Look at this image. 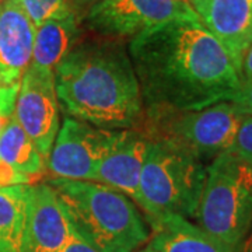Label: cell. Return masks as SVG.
Masks as SVG:
<instances>
[{"label":"cell","instance_id":"6da1fadb","mask_svg":"<svg viewBox=\"0 0 252 252\" xmlns=\"http://www.w3.org/2000/svg\"><path fill=\"white\" fill-rule=\"evenodd\" d=\"M127 52L146 114L198 111L241 86L228 52L196 20H175L132 38Z\"/></svg>","mask_w":252,"mask_h":252},{"label":"cell","instance_id":"7a4b0ae2","mask_svg":"<svg viewBox=\"0 0 252 252\" xmlns=\"http://www.w3.org/2000/svg\"><path fill=\"white\" fill-rule=\"evenodd\" d=\"M54 72L67 117L107 130L143 127L146 109L135 67L117 39L79 42Z\"/></svg>","mask_w":252,"mask_h":252},{"label":"cell","instance_id":"3957f363","mask_svg":"<svg viewBox=\"0 0 252 252\" xmlns=\"http://www.w3.org/2000/svg\"><path fill=\"white\" fill-rule=\"evenodd\" d=\"M76 233L98 252H135L150 240L136 203L95 181L49 178Z\"/></svg>","mask_w":252,"mask_h":252},{"label":"cell","instance_id":"277c9868","mask_svg":"<svg viewBox=\"0 0 252 252\" xmlns=\"http://www.w3.org/2000/svg\"><path fill=\"white\" fill-rule=\"evenodd\" d=\"M140 175V202L149 223L165 216H196L206 167L195 154L168 139L150 136Z\"/></svg>","mask_w":252,"mask_h":252},{"label":"cell","instance_id":"5b68a950","mask_svg":"<svg viewBox=\"0 0 252 252\" xmlns=\"http://www.w3.org/2000/svg\"><path fill=\"white\" fill-rule=\"evenodd\" d=\"M199 227L237 252L252 227V165L227 150L206 168L196 216Z\"/></svg>","mask_w":252,"mask_h":252},{"label":"cell","instance_id":"8992f818","mask_svg":"<svg viewBox=\"0 0 252 252\" xmlns=\"http://www.w3.org/2000/svg\"><path fill=\"white\" fill-rule=\"evenodd\" d=\"M244 117L233 102L223 101L198 111L146 114L142 129L180 144L203 160L230 150Z\"/></svg>","mask_w":252,"mask_h":252},{"label":"cell","instance_id":"52a82bcc","mask_svg":"<svg viewBox=\"0 0 252 252\" xmlns=\"http://www.w3.org/2000/svg\"><path fill=\"white\" fill-rule=\"evenodd\" d=\"M175 20H199L187 0H99L81 23L101 38H133Z\"/></svg>","mask_w":252,"mask_h":252},{"label":"cell","instance_id":"ba28073f","mask_svg":"<svg viewBox=\"0 0 252 252\" xmlns=\"http://www.w3.org/2000/svg\"><path fill=\"white\" fill-rule=\"evenodd\" d=\"M121 130H107L64 117L46 157V171L58 180L94 181L99 162L117 143Z\"/></svg>","mask_w":252,"mask_h":252},{"label":"cell","instance_id":"9c48e42d","mask_svg":"<svg viewBox=\"0 0 252 252\" xmlns=\"http://www.w3.org/2000/svg\"><path fill=\"white\" fill-rule=\"evenodd\" d=\"M13 117L46 158L61 127L54 70L28 66L20 80Z\"/></svg>","mask_w":252,"mask_h":252},{"label":"cell","instance_id":"30bf717a","mask_svg":"<svg viewBox=\"0 0 252 252\" xmlns=\"http://www.w3.org/2000/svg\"><path fill=\"white\" fill-rule=\"evenodd\" d=\"M199 21L224 46L240 73L252 42V0H190Z\"/></svg>","mask_w":252,"mask_h":252},{"label":"cell","instance_id":"8fae6325","mask_svg":"<svg viewBox=\"0 0 252 252\" xmlns=\"http://www.w3.org/2000/svg\"><path fill=\"white\" fill-rule=\"evenodd\" d=\"M152 137L144 129L121 130L117 143L99 162L95 182L122 192L140 202V175Z\"/></svg>","mask_w":252,"mask_h":252},{"label":"cell","instance_id":"7c38bea8","mask_svg":"<svg viewBox=\"0 0 252 252\" xmlns=\"http://www.w3.org/2000/svg\"><path fill=\"white\" fill-rule=\"evenodd\" d=\"M76 234L55 189L48 182L30 185L28 252H61Z\"/></svg>","mask_w":252,"mask_h":252},{"label":"cell","instance_id":"4fadbf2b","mask_svg":"<svg viewBox=\"0 0 252 252\" xmlns=\"http://www.w3.org/2000/svg\"><path fill=\"white\" fill-rule=\"evenodd\" d=\"M35 27L11 0L0 7V86L17 84L32 61Z\"/></svg>","mask_w":252,"mask_h":252},{"label":"cell","instance_id":"5bb4252c","mask_svg":"<svg viewBox=\"0 0 252 252\" xmlns=\"http://www.w3.org/2000/svg\"><path fill=\"white\" fill-rule=\"evenodd\" d=\"M149 245L157 252H230L224 245L181 216H165L149 223Z\"/></svg>","mask_w":252,"mask_h":252},{"label":"cell","instance_id":"9a60e30c","mask_svg":"<svg viewBox=\"0 0 252 252\" xmlns=\"http://www.w3.org/2000/svg\"><path fill=\"white\" fill-rule=\"evenodd\" d=\"M80 26L81 18L76 13H70L48 20L36 27L32 61L30 64L55 70L63 58L79 44Z\"/></svg>","mask_w":252,"mask_h":252},{"label":"cell","instance_id":"2e32d148","mask_svg":"<svg viewBox=\"0 0 252 252\" xmlns=\"http://www.w3.org/2000/svg\"><path fill=\"white\" fill-rule=\"evenodd\" d=\"M30 185L0 188V252H28Z\"/></svg>","mask_w":252,"mask_h":252},{"label":"cell","instance_id":"e0dca14e","mask_svg":"<svg viewBox=\"0 0 252 252\" xmlns=\"http://www.w3.org/2000/svg\"><path fill=\"white\" fill-rule=\"evenodd\" d=\"M0 161L34 180L46 171V158L14 117L0 133Z\"/></svg>","mask_w":252,"mask_h":252},{"label":"cell","instance_id":"ac0fdd59","mask_svg":"<svg viewBox=\"0 0 252 252\" xmlns=\"http://www.w3.org/2000/svg\"><path fill=\"white\" fill-rule=\"evenodd\" d=\"M11 1L27 16L35 28L44 24L48 20L76 13L73 7V0H11Z\"/></svg>","mask_w":252,"mask_h":252},{"label":"cell","instance_id":"d6986e66","mask_svg":"<svg viewBox=\"0 0 252 252\" xmlns=\"http://www.w3.org/2000/svg\"><path fill=\"white\" fill-rule=\"evenodd\" d=\"M230 152L252 165V115H245L243 118Z\"/></svg>","mask_w":252,"mask_h":252},{"label":"cell","instance_id":"ffe728a7","mask_svg":"<svg viewBox=\"0 0 252 252\" xmlns=\"http://www.w3.org/2000/svg\"><path fill=\"white\" fill-rule=\"evenodd\" d=\"M18 87L20 83L11 86H0V133L14 115Z\"/></svg>","mask_w":252,"mask_h":252},{"label":"cell","instance_id":"44dd1931","mask_svg":"<svg viewBox=\"0 0 252 252\" xmlns=\"http://www.w3.org/2000/svg\"><path fill=\"white\" fill-rule=\"evenodd\" d=\"M32 181L34 178L16 171L10 165L0 161V188L11 187V185H31Z\"/></svg>","mask_w":252,"mask_h":252},{"label":"cell","instance_id":"7402d4cb","mask_svg":"<svg viewBox=\"0 0 252 252\" xmlns=\"http://www.w3.org/2000/svg\"><path fill=\"white\" fill-rule=\"evenodd\" d=\"M228 102H233L245 115H252V81H241L240 89Z\"/></svg>","mask_w":252,"mask_h":252},{"label":"cell","instance_id":"603a6c76","mask_svg":"<svg viewBox=\"0 0 252 252\" xmlns=\"http://www.w3.org/2000/svg\"><path fill=\"white\" fill-rule=\"evenodd\" d=\"M61 252H98L95 251L91 245L86 243L83 238H81L80 235L76 234L73 237L72 240L69 241V243L64 245V248H63Z\"/></svg>","mask_w":252,"mask_h":252},{"label":"cell","instance_id":"cb8c5ba5","mask_svg":"<svg viewBox=\"0 0 252 252\" xmlns=\"http://www.w3.org/2000/svg\"><path fill=\"white\" fill-rule=\"evenodd\" d=\"M240 77L241 81H252V42L248 46L247 52L244 54L241 69H240Z\"/></svg>","mask_w":252,"mask_h":252},{"label":"cell","instance_id":"d4e9b609","mask_svg":"<svg viewBox=\"0 0 252 252\" xmlns=\"http://www.w3.org/2000/svg\"><path fill=\"white\" fill-rule=\"evenodd\" d=\"M99 0H73V7L76 10V13L80 16V18L83 20V16L87 10L90 9L91 6L94 3H97Z\"/></svg>","mask_w":252,"mask_h":252},{"label":"cell","instance_id":"484cf974","mask_svg":"<svg viewBox=\"0 0 252 252\" xmlns=\"http://www.w3.org/2000/svg\"><path fill=\"white\" fill-rule=\"evenodd\" d=\"M237 252H252V227L251 230H250V233L243 240L241 245L238 247Z\"/></svg>","mask_w":252,"mask_h":252},{"label":"cell","instance_id":"4316f807","mask_svg":"<svg viewBox=\"0 0 252 252\" xmlns=\"http://www.w3.org/2000/svg\"><path fill=\"white\" fill-rule=\"evenodd\" d=\"M137 252H157V251H154L150 245H147V247H144L143 250H140V251H137Z\"/></svg>","mask_w":252,"mask_h":252}]
</instances>
